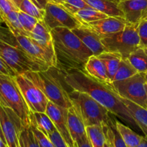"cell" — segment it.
Masks as SVG:
<instances>
[{"label": "cell", "instance_id": "cell-1", "mask_svg": "<svg viewBox=\"0 0 147 147\" xmlns=\"http://www.w3.org/2000/svg\"><path fill=\"white\" fill-rule=\"evenodd\" d=\"M62 73L65 83L69 88L87 93L106 108L110 113L129 124L136 126L121 97L114 90L111 83L98 81L87 76L83 70L78 69L62 71Z\"/></svg>", "mask_w": 147, "mask_h": 147}, {"label": "cell", "instance_id": "cell-2", "mask_svg": "<svg viewBox=\"0 0 147 147\" xmlns=\"http://www.w3.org/2000/svg\"><path fill=\"white\" fill-rule=\"evenodd\" d=\"M51 33L58 68L62 71L83 70L89 57L93 55L89 49L69 29L56 27Z\"/></svg>", "mask_w": 147, "mask_h": 147}, {"label": "cell", "instance_id": "cell-3", "mask_svg": "<svg viewBox=\"0 0 147 147\" xmlns=\"http://www.w3.org/2000/svg\"><path fill=\"white\" fill-rule=\"evenodd\" d=\"M24 74L38 86L49 101L61 107L69 109L72 106L69 98V88L65 83L63 74L56 67L37 72H26Z\"/></svg>", "mask_w": 147, "mask_h": 147}, {"label": "cell", "instance_id": "cell-4", "mask_svg": "<svg viewBox=\"0 0 147 147\" xmlns=\"http://www.w3.org/2000/svg\"><path fill=\"white\" fill-rule=\"evenodd\" d=\"M0 105L10 109L21 121L24 128L31 125V113L14 79V76L0 75Z\"/></svg>", "mask_w": 147, "mask_h": 147}, {"label": "cell", "instance_id": "cell-5", "mask_svg": "<svg viewBox=\"0 0 147 147\" xmlns=\"http://www.w3.org/2000/svg\"><path fill=\"white\" fill-rule=\"evenodd\" d=\"M72 106L82 118L85 126L110 124L115 120L110 116V111L89 94L76 90L69 91Z\"/></svg>", "mask_w": 147, "mask_h": 147}, {"label": "cell", "instance_id": "cell-6", "mask_svg": "<svg viewBox=\"0 0 147 147\" xmlns=\"http://www.w3.org/2000/svg\"><path fill=\"white\" fill-rule=\"evenodd\" d=\"M101 40L106 51L118 53L122 58H128L131 53L140 47L138 24L127 23L123 30L102 37Z\"/></svg>", "mask_w": 147, "mask_h": 147}, {"label": "cell", "instance_id": "cell-7", "mask_svg": "<svg viewBox=\"0 0 147 147\" xmlns=\"http://www.w3.org/2000/svg\"><path fill=\"white\" fill-rule=\"evenodd\" d=\"M0 57L11 67L15 75L26 72L42 71L50 67L37 63L18 46L1 39H0Z\"/></svg>", "mask_w": 147, "mask_h": 147}, {"label": "cell", "instance_id": "cell-8", "mask_svg": "<svg viewBox=\"0 0 147 147\" xmlns=\"http://www.w3.org/2000/svg\"><path fill=\"white\" fill-rule=\"evenodd\" d=\"M120 97L147 109V83L145 73H138L132 77L111 83Z\"/></svg>", "mask_w": 147, "mask_h": 147}, {"label": "cell", "instance_id": "cell-9", "mask_svg": "<svg viewBox=\"0 0 147 147\" xmlns=\"http://www.w3.org/2000/svg\"><path fill=\"white\" fill-rule=\"evenodd\" d=\"M14 79L31 112H46L48 99L41 89L24 73L16 75Z\"/></svg>", "mask_w": 147, "mask_h": 147}, {"label": "cell", "instance_id": "cell-10", "mask_svg": "<svg viewBox=\"0 0 147 147\" xmlns=\"http://www.w3.org/2000/svg\"><path fill=\"white\" fill-rule=\"evenodd\" d=\"M44 22L50 30L63 27L72 30L82 25V23L61 4L50 1L45 8Z\"/></svg>", "mask_w": 147, "mask_h": 147}, {"label": "cell", "instance_id": "cell-11", "mask_svg": "<svg viewBox=\"0 0 147 147\" xmlns=\"http://www.w3.org/2000/svg\"><path fill=\"white\" fill-rule=\"evenodd\" d=\"M46 113L53 121L56 130L58 131L69 147H78L71 136L68 128V109L61 107L53 102L48 101Z\"/></svg>", "mask_w": 147, "mask_h": 147}, {"label": "cell", "instance_id": "cell-12", "mask_svg": "<svg viewBox=\"0 0 147 147\" xmlns=\"http://www.w3.org/2000/svg\"><path fill=\"white\" fill-rule=\"evenodd\" d=\"M14 45L25 52L32 59L46 67H56L50 56L27 36L16 35Z\"/></svg>", "mask_w": 147, "mask_h": 147}, {"label": "cell", "instance_id": "cell-13", "mask_svg": "<svg viewBox=\"0 0 147 147\" xmlns=\"http://www.w3.org/2000/svg\"><path fill=\"white\" fill-rule=\"evenodd\" d=\"M28 37L47 53L57 67V60L55 53L51 30L46 25L44 21L37 22L34 29L29 34Z\"/></svg>", "mask_w": 147, "mask_h": 147}, {"label": "cell", "instance_id": "cell-14", "mask_svg": "<svg viewBox=\"0 0 147 147\" xmlns=\"http://www.w3.org/2000/svg\"><path fill=\"white\" fill-rule=\"evenodd\" d=\"M127 23L124 17H108L84 25L93 30L102 38L122 30Z\"/></svg>", "mask_w": 147, "mask_h": 147}, {"label": "cell", "instance_id": "cell-15", "mask_svg": "<svg viewBox=\"0 0 147 147\" xmlns=\"http://www.w3.org/2000/svg\"><path fill=\"white\" fill-rule=\"evenodd\" d=\"M118 7L128 23L138 24L147 12V0H119Z\"/></svg>", "mask_w": 147, "mask_h": 147}, {"label": "cell", "instance_id": "cell-16", "mask_svg": "<svg viewBox=\"0 0 147 147\" xmlns=\"http://www.w3.org/2000/svg\"><path fill=\"white\" fill-rule=\"evenodd\" d=\"M0 125L7 147L19 146V134L21 131L10 113L0 105Z\"/></svg>", "mask_w": 147, "mask_h": 147}, {"label": "cell", "instance_id": "cell-17", "mask_svg": "<svg viewBox=\"0 0 147 147\" xmlns=\"http://www.w3.org/2000/svg\"><path fill=\"white\" fill-rule=\"evenodd\" d=\"M72 32L89 49L93 55H99L106 51L105 47L102 45L101 37L86 26L82 24L79 27L72 30Z\"/></svg>", "mask_w": 147, "mask_h": 147}, {"label": "cell", "instance_id": "cell-18", "mask_svg": "<svg viewBox=\"0 0 147 147\" xmlns=\"http://www.w3.org/2000/svg\"><path fill=\"white\" fill-rule=\"evenodd\" d=\"M83 71L87 76L99 82L110 83L109 78L107 75L106 69L103 62L96 55H92L89 57L85 64Z\"/></svg>", "mask_w": 147, "mask_h": 147}, {"label": "cell", "instance_id": "cell-19", "mask_svg": "<svg viewBox=\"0 0 147 147\" xmlns=\"http://www.w3.org/2000/svg\"><path fill=\"white\" fill-rule=\"evenodd\" d=\"M68 128L71 136L74 142H77L79 139L86 136V126L73 106L68 109Z\"/></svg>", "mask_w": 147, "mask_h": 147}, {"label": "cell", "instance_id": "cell-20", "mask_svg": "<svg viewBox=\"0 0 147 147\" xmlns=\"http://www.w3.org/2000/svg\"><path fill=\"white\" fill-rule=\"evenodd\" d=\"M121 100L132 116L136 126L141 129L147 137V109L122 97Z\"/></svg>", "mask_w": 147, "mask_h": 147}, {"label": "cell", "instance_id": "cell-21", "mask_svg": "<svg viewBox=\"0 0 147 147\" xmlns=\"http://www.w3.org/2000/svg\"><path fill=\"white\" fill-rule=\"evenodd\" d=\"M89 7L106 14L108 17H124L117 1L113 0H84Z\"/></svg>", "mask_w": 147, "mask_h": 147}, {"label": "cell", "instance_id": "cell-22", "mask_svg": "<svg viewBox=\"0 0 147 147\" xmlns=\"http://www.w3.org/2000/svg\"><path fill=\"white\" fill-rule=\"evenodd\" d=\"M97 56L103 62L105 69H106L107 75L112 83L114 76L119 67L121 60L122 59V56L118 53L109 51H105Z\"/></svg>", "mask_w": 147, "mask_h": 147}, {"label": "cell", "instance_id": "cell-23", "mask_svg": "<svg viewBox=\"0 0 147 147\" xmlns=\"http://www.w3.org/2000/svg\"><path fill=\"white\" fill-rule=\"evenodd\" d=\"M31 123L47 136L56 130L53 121L46 112H32Z\"/></svg>", "mask_w": 147, "mask_h": 147}, {"label": "cell", "instance_id": "cell-24", "mask_svg": "<svg viewBox=\"0 0 147 147\" xmlns=\"http://www.w3.org/2000/svg\"><path fill=\"white\" fill-rule=\"evenodd\" d=\"M115 128L128 147H137L143 136L137 134L132 129L122 124L119 121H115Z\"/></svg>", "mask_w": 147, "mask_h": 147}, {"label": "cell", "instance_id": "cell-25", "mask_svg": "<svg viewBox=\"0 0 147 147\" xmlns=\"http://www.w3.org/2000/svg\"><path fill=\"white\" fill-rule=\"evenodd\" d=\"M127 59L138 73H146L147 49L139 47L131 53Z\"/></svg>", "mask_w": 147, "mask_h": 147}, {"label": "cell", "instance_id": "cell-26", "mask_svg": "<svg viewBox=\"0 0 147 147\" xmlns=\"http://www.w3.org/2000/svg\"><path fill=\"white\" fill-rule=\"evenodd\" d=\"M20 11V10H19ZM2 22L7 25L12 34L14 36L24 35L28 37L27 33L24 31L20 23L18 17V11H12L1 18Z\"/></svg>", "mask_w": 147, "mask_h": 147}, {"label": "cell", "instance_id": "cell-27", "mask_svg": "<svg viewBox=\"0 0 147 147\" xmlns=\"http://www.w3.org/2000/svg\"><path fill=\"white\" fill-rule=\"evenodd\" d=\"M86 136L92 147H104L106 136L102 125H93L86 127Z\"/></svg>", "mask_w": 147, "mask_h": 147}, {"label": "cell", "instance_id": "cell-28", "mask_svg": "<svg viewBox=\"0 0 147 147\" xmlns=\"http://www.w3.org/2000/svg\"><path fill=\"white\" fill-rule=\"evenodd\" d=\"M74 16L83 25L92 22L97 21V20L106 18L108 17L106 14L97 11V9L91 7H88L79 10L77 12L74 14Z\"/></svg>", "mask_w": 147, "mask_h": 147}, {"label": "cell", "instance_id": "cell-29", "mask_svg": "<svg viewBox=\"0 0 147 147\" xmlns=\"http://www.w3.org/2000/svg\"><path fill=\"white\" fill-rule=\"evenodd\" d=\"M138 73V71L133 67L130 63L128 59L122 58L119 65L118 70L113 78V81H119V80H125L128 78L132 77L133 76Z\"/></svg>", "mask_w": 147, "mask_h": 147}, {"label": "cell", "instance_id": "cell-30", "mask_svg": "<svg viewBox=\"0 0 147 147\" xmlns=\"http://www.w3.org/2000/svg\"><path fill=\"white\" fill-rule=\"evenodd\" d=\"M18 8L20 11L35 17L38 21H43L44 20L45 9L37 7L30 0H23Z\"/></svg>", "mask_w": 147, "mask_h": 147}, {"label": "cell", "instance_id": "cell-31", "mask_svg": "<svg viewBox=\"0 0 147 147\" xmlns=\"http://www.w3.org/2000/svg\"><path fill=\"white\" fill-rule=\"evenodd\" d=\"M115 121L109 125H102L104 131L110 138L113 147H128L115 128Z\"/></svg>", "mask_w": 147, "mask_h": 147}, {"label": "cell", "instance_id": "cell-32", "mask_svg": "<svg viewBox=\"0 0 147 147\" xmlns=\"http://www.w3.org/2000/svg\"><path fill=\"white\" fill-rule=\"evenodd\" d=\"M18 17L23 29L29 36V34L34 29L35 26L36 25L38 20L35 18V17H32V16L21 11H18Z\"/></svg>", "mask_w": 147, "mask_h": 147}, {"label": "cell", "instance_id": "cell-33", "mask_svg": "<svg viewBox=\"0 0 147 147\" xmlns=\"http://www.w3.org/2000/svg\"><path fill=\"white\" fill-rule=\"evenodd\" d=\"M61 5L73 15L79 10L89 7L84 0H65L64 3Z\"/></svg>", "mask_w": 147, "mask_h": 147}, {"label": "cell", "instance_id": "cell-34", "mask_svg": "<svg viewBox=\"0 0 147 147\" xmlns=\"http://www.w3.org/2000/svg\"><path fill=\"white\" fill-rule=\"evenodd\" d=\"M30 127L40 147H54L48 136H47L41 131L39 130L34 124L31 123Z\"/></svg>", "mask_w": 147, "mask_h": 147}, {"label": "cell", "instance_id": "cell-35", "mask_svg": "<svg viewBox=\"0 0 147 147\" xmlns=\"http://www.w3.org/2000/svg\"><path fill=\"white\" fill-rule=\"evenodd\" d=\"M138 33L140 39V47L147 49V15L144 16L138 23Z\"/></svg>", "mask_w": 147, "mask_h": 147}, {"label": "cell", "instance_id": "cell-36", "mask_svg": "<svg viewBox=\"0 0 147 147\" xmlns=\"http://www.w3.org/2000/svg\"><path fill=\"white\" fill-rule=\"evenodd\" d=\"M19 8L13 4L10 0H0V17H3L8 14L12 11H19Z\"/></svg>", "mask_w": 147, "mask_h": 147}, {"label": "cell", "instance_id": "cell-37", "mask_svg": "<svg viewBox=\"0 0 147 147\" xmlns=\"http://www.w3.org/2000/svg\"><path fill=\"white\" fill-rule=\"evenodd\" d=\"M48 137L53 143L54 147H69L57 130L54 131L53 133L50 134Z\"/></svg>", "mask_w": 147, "mask_h": 147}, {"label": "cell", "instance_id": "cell-38", "mask_svg": "<svg viewBox=\"0 0 147 147\" xmlns=\"http://www.w3.org/2000/svg\"><path fill=\"white\" fill-rule=\"evenodd\" d=\"M26 144L27 147H40L30 127L26 129Z\"/></svg>", "mask_w": 147, "mask_h": 147}, {"label": "cell", "instance_id": "cell-39", "mask_svg": "<svg viewBox=\"0 0 147 147\" xmlns=\"http://www.w3.org/2000/svg\"><path fill=\"white\" fill-rule=\"evenodd\" d=\"M0 75H7L11 76H16L14 72L1 57H0Z\"/></svg>", "mask_w": 147, "mask_h": 147}, {"label": "cell", "instance_id": "cell-40", "mask_svg": "<svg viewBox=\"0 0 147 147\" xmlns=\"http://www.w3.org/2000/svg\"><path fill=\"white\" fill-rule=\"evenodd\" d=\"M26 129H23L19 134V146L18 147H27L26 144Z\"/></svg>", "mask_w": 147, "mask_h": 147}, {"label": "cell", "instance_id": "cell-41", "mask_svg": "<svg viewBox=\"0 0 147 147\" xmlns=\"http://www.w3.org/2000/svg\"><path fill=\"white\" fill-rule=\"evenodd\" d=\"M78 147H92V144H91L90 142L88 139L87 136H84L83 138H82L81 139H79L77 142Z\"/></svg>", "mask_w": 147, "mask_h": 147}, {"label": "cell", "instance_id": "cell-42", "mask_svg": "<svg viewBox=\"0 0 147 147\" xmlns=\"http://www.w3.org/2000/svg\"><path fill=\"white\" fill-rule=\"evenodd\" d=\"M30 1L40 9H45L46 4L48 1H50V0H30Z\"/></svg>", "mask_w": 147, "mask_h": 147}, {"label": "cell", "instance_id": "cell-43", "mask_svg": "<svg viewBox=\"0 0 147 147\" xmlns=\"http://www.w3.org/2000/svg\"><path fill=\"white\" fill-rule=\"evenodd\" d=\"M137 147H147V137L146 136H143L139 144Z\"/></svg>", "mask_w": 147, "mask_h": 147}, {"label": "cell", "instance_id": "cell-44", "mask_svg": "<svg viewBox=\"0 0 147 147\" xmlns=\"http://www.w3.org/2000/svg\"><path fill=\"white\" fill-rule=\"evenodd\" d=\"M105 136H106V141H105L104 147H113V146H112V142H111V139H110L109 136H108L107 134H105Z\"/></svg>", "mask_w": 147, "mask_h": 147}, {"label": "cell", "instance_id": "cell-45", "mask_svg": "<svg viewBox=\"0 0 147 147\" xmlns=\"http://www.w3.org/2000/svg\"><path fill=\"white\" fill-rule=\"evenodd\" d=\"M10 1H11L13 4H15L17 7H19V6H20V4H21V2L23 0H10Z\"/></svg>", "mask_w": 147, "mask_h": 147}, {"label": "cell", "instance_id": "cell-46", "mask_svg": "<svg viewBox=\"0 0 147 147\" xmlns=\"http://www.w3.org/2000/svg\"><path fill=\"white\" fill-rule=\"evenodd\" d=\"M0 139H1V140H2L3 142H4V143L6 144V141H5V139H4V134H3L2 130H1V125H0Z\"/></svg>", "mask_w": 147, "mask_h": 147}, {"label": "cell", "instance_id": "cell-47", "mask_svg": "<svg viewBox=\"0 0 147 147\" xmlns=\"http://www.w3.org/2000/svg\"><path fill=\"white\" fill-rule=\"evenodd\" d=\"M50 1H53V2L56 3V4H63L64 3L65 0H50Z\"/></svg>", "mask_w": 147, "mask_h": 147}, {"label": "cell", "instance_id": "cell-48", "mask_svg": "<svg viewBox=\"0 0 147 147\" xmlns=\"http://www.w3.org/2000/svg\"><path fill=\"white\" fill-rule=\"evenodd\" d=\"M0 147H7V144L1 139H0Z\"/></svg>", "mask_w": 147, "mask_h": 147}, {"label": "cell", "instance_id": "cell-49", "mask_svg": "<svg viewBox=\"0 0 147 147\" xmlns=\"http://www.w3.org/2000/svg\"><path fill=\"white\" fill-rule=\"evenodd\" d=\"M145 77H146V83H147V72L145 73Z\"/></svg>", "mask_w": 147, "mask_h": 147}, {"label": "cell", "instance_id": "cell-50", "mask_svg": "<svg viewBox=\"0 0 147 147\" xmlns=\"http://www.w3.org/2000/svg\"><path fill=\"white\" fill-rule=\"evenodd\" d=\"M3 22H2V20H1V17H0V24H1V23H2Z\"/></svg>", "mask_w": 147, "mask_h": 147}, {"label": "cell", "instance_id": "cell-51", "mask_svg": "<svg viewBox=\"0 0 147 147\" xmlns=\"http://www.w3.org/2000/svg\"><path fill=\"white\" fill-rule=\"evenodd\" d=\"M113 1H117V2H118V1H119V0H113Z\"/></svg>", "mask_w": 147, "mask_h": 147}, {"label": "cell", "instance_id": "cell-52", "mask_svg": "<svg viewBox=\"0 0 147 147\" xmlns=\"http://www.w3.org/2000/svg\"><path fill=\"white\" fill-rule=\"evenodd\" d=\"M146 15H147V12H146ZM146 14H145V15H146Z\"/></svg>", "mask_w": 147, "mask_h": 147}, {"label": "cell", "instance_id": "cell-53", "mask_svg": "<svg viewBox=\"0 0 147 147\" xmlns=\"http://www.w3.org/2000/svg\"></svg>", "mask_w": 147, "mask_h": 147}]
</instances>
